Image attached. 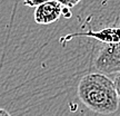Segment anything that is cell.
Returning a JSON list of instances; mask_svg holds the SVG:
<instances>
[{
  "mask_svg": "<svg viewBox=\"0 0 120 116\" xmlns=\"http://www.w3.org/2000/svg\"><path fill=\"white\" fill-rule=\"evenodd\" d=\"M77 95L86 107L98 114H112L119 107L113 80L103 73L85 75L78 84Z\"/></svg>",
  "mask_w": 120,
  "mask_h": 116,
  "instance_id": "1",
  "label": "cell"
},
{
  "mask_svg": "<svg viewBox=\"0 0 120 116\" xmlns=\"http://www.w3.org/2000/svg\"><path fill=\"white\" fill-rule=\"evenodd\" d=\"M94 67L103 74L120 73V40L105 44L94 59Z\"/></svg>",
  "mask_w": 120,
  "mask_h": 116,
  "instance_id": "2",
  "label": "cell"
},
{
  "mask_svg": "<svg viewBox=\"0 0 120 116\" xmlns=\"http://www.w3.org/2000/svg\"><path fill=\"white\" fill-rule=\"evenodd\" d=\"M64 6L57 0H49L36 7L34 10V21L39 25H48L57 21L62 16Z\"/></svg>",
  "mask_w": 120,
  "mask_h": 116,
  "instance_id": "3",
  "label": "cell"
},
{
  "mask_svg": "<svg viewBox=\"0 0 120 116\" xmlns=\"http://www.w3.org/2000/svg\"><path fill=\"white\" fill-rule=\"evenodd\" d=\"M73 37H91L101 41L103 44H111V43H117L120 40V26H111L107 27L103 29L99 30V31H94V30H89L87 32H77V34H71L64 36V38H61L59 40L60 43L64 45V44L71 40Z\"/></svg>",
  "mask_w": 120,
  "mask_h": 116,
  "instance_id": "4",
  "label": "cell"
},
{
  "mask_svg": "<svg viewBox=\"0 0 120 116\" xmlns=\"http://www.w3.org/2000/svg\"><path fill=\"white\" fill-rule=\"evenodd\" d=\"M58 2H60V4H62L64 7H66V8H69L71 9L72 7H75L77 4H79L80 2V0H57Z\"/></svg>",
  "mask_w": 120,
  "mask_h": 116,
  "instance_id": "5",
  "label": "cell"
},
{
  "mask_svg": "<svg viewBox=\"0 0 120 116\" xmlns=\"http://www.w3.org/2000/svg\"><path fill=\"white\" fill-rule=\"evenodd\" d=\"M46 1H49V0H23V4H26L28 7H32V8H36L37 6L43 4Z\"/></svg>",
  "mask_w": 120,
  "mask_h": 116,
  "instance_id": "6",
  "label": "cell"
},
{
  "mask_svg": "<svg viewBox=\"0 0 120 116\" xmlns=\"http://www.w3.org/2000/svg\"><path fill=\"white\" fill-rule=\"evenodd\" d=\"M113 80V84H115V88H116V93L118 95V98H119L120 102V73H117L116 77L112 79Z\"/></svg>",
  "mask_w": 120,
  "mask_h": 116,
  "instance_id": "7",
  "label": "cell"
},
{
  "mask_svg": "<svg viewBox=\"0 0 120 116\" xmlns=\"http://www.w3.org/2000/svg\"><path fill=\"white\" fill-rule=\"evenodd\" d=\"M0 116H11V115H10V113L8 111H6L2 107H0Z\"/></svg>",
  "mask_w": 120,
  "mask_h": 116,
  "instance_id": "8",
  "label": "cell"
}]
</instances>
